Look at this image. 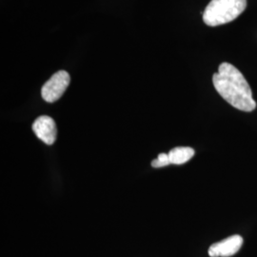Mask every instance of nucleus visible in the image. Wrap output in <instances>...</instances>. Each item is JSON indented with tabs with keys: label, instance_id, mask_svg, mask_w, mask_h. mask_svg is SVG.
<instances>
[{
	"label": "nucleus",
	"instance_id": "obj_7",
	"mask_svg": "<svg viewBox=\"0 0 257 257\" xmlns=\"http://www.w3.org/2000/svg\"><path fill=\"white\" fill-rule=\"evenodd\" d=\"M170 164H171V161H170L169 154H160L156 159L152 161V167L154 168H162Z\"/></svg>",
	"mask_w": 257,
	"mask_h": 257
},
{
	"label": "nucleus",
	"instance_id": "obj_2",
	"mask_svg": "<svg viewBox=\"0 0 257 257\" xmlns=\"http://www.w3.org/2000/svg\"><path fill=\"white\" fill-rule=\"evenodd\" d=\"M247 7V0H211L203 13L205 24L211 27L234 20Z\"/></svg>",
	"mask_w": 257,
	"mask_h": 257
},
{
	"label": "nucleus",
	"instance_id": "obj_4",
	"mask_svg": "<svg viewBox=\"0 0 257 257\" xmlns=\"http://www.w3.org/2000/svg\"><path fill=\"white\" fill-rule=\"evenodd\" d=\"M33 131L38 139L47 145H53L57 137V128L55 120L48 115L37 117L33 123Z\"/></svg>",
	"mask_w": 257,
	"mask_h": 257
},
{
	"label": "nucleus",
	"instance_id": "obj_3",
	"mask_svg": "<svg viewBox=\"0 0 257 257\" xmlns=\"http://www.w3.org/2000/svg\"><path fill=\"white\" fill-rule=\"evenodd\" d=\"M70 81H71L70 74H68L66 71H59L55 73L43 85L41 89L42 98L49 103L57 101L67 90Z\"/></svg>",
	"mask_w": 257,
	"mask_h": 257
},
{
	"label": "nucleus",
	"instance_id": "obj_1",
	"mask_svg": "<svg viewBox=\"0 0 257 257\" xmlns=\"http://www.w3.org/2000/svg\"><path fill=\"white\" fill-rule=\"evenodd\" d=\"M212 83L223 99L233 108L243 111H252L256 108L248 83L233 65L222 63L218 73L212 76Z\"/></svg>",
	"mask_w": 257,
	"mask_h": 257
},
{
	"label": "nucleus",
	"instance_id": "obj_5",
	"mask_svg": "<svg viewBox=\"0 0 257 257\" xmlns=\"http://www.w3.org/2000/svg\"><path fill=\"white\" fill-rule=\"evenodd\" d=\"M243 245V238L238 235H231L220 242L212 244L209 248L211 257H230L234 255Z\"/></svg>",
	"mask_w": 257,
	"mask_h": 257
},
{
	"label": "nucleus",
	"instance_id": "obj_6",
	"mask_svg": "<svg viewBox=\"0 0 257 257\" xmlns=\"http://www.w3.org/2000/svg\"><path fill=\"white\" fill-rule=\"evenodd\" d=\"M194 156V150L190 147H176L170 151L169 157L171 164L181 165L187 163Z\"/></svg>",
	"mask_w": 257,
	"mask_h": 257
}]
</instances>
